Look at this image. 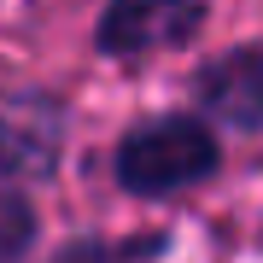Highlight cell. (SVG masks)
I'll return each instance as SVG.
<instances>
[{
    "mask_svg": "<svg viewBox=\"0 0 263 263\" xmlns=\"http://www.w3.org/2000/svg\"><path fill=\"white\" fill-rule=\"evenodd\" d=\"M211 170H216V141L193 117L152 123V129L129 135L117 152V181L129 193H176V187L205 181Z\"/></svg>",
    "mask_w": 263,
    "mask_h": 263,
    "instance_id": "obj_1",
    "label": "cell"
},
{
    "mask_svg": "<svg viewBox=\"0 0 263 263\" xmlns=\"http://www.w3.org/2000/svg\"><path fill=\"white\" fill-rule=\"evenodd\" d=\"M199 29V0H111L100 18V47L105 53H152V47H181Z\"/></svg>",
    "mask_w": 263,
    "mask_h": 263,
    "instance_id": "obj_2",
    "label": "cell"
}]
</instances>
